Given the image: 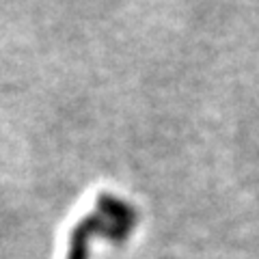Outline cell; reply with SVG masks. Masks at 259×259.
I'll return each instance as SVG.
<instances>
[{"label":"cell","mask_w":259,"mask_h":259,"mask_svg":"<svg viewBox=\"0 0 259 259\" xmlns=\"http://www.w3.org/2000/svg\"><path fill=\"white\" fill-rule=\"evenodd\" d=\"M136 225L134 207L115 194H100L95 209L80 221L69 236L67 259H87L89 240L93 236L108 238L112 242H123Z\"/></svg>","instance_id":"1"}]
</instances>
